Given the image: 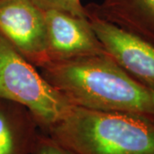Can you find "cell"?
<instances>
[{"instance_id": "obj_1", "label": "cell", "mask_w": 154, "mask_h": 154, "mask_svg": "<svg viewBox=\"0 0 154 154\" xmlns=\"http://www.w3.org/2000/svg\"><path fill=\"white\" fill-rule=\"evenodd\" d=\"M38 70L73 105L154 120V89L107 55L50 61Z\"/></svg>"}, {"instance_id": "obj_2", "label": "cell", "mask_w": 154, "mask_h": 154, "mask_svg": "<svg viewBox=\"0 0 154 154\" xmlns=\"http://www.w3.org/2000/svg\"><path fill=\"white\" fill-rule=\"evenodd\" d=\"M75 154H154V120L73 105L46 132Z\"/></svg>"}, {"instance_id": "obj_3", "label": "cell", "mask_w": 154, "mask_h": 154, "mask_svg": "<svg viewBox=\"0 0 154 154\" xmlns=\"http://www.w3.org/2000/svg\"><path fill=\"white\" fill-rule=\"evenodd\" d=\"M0 99L27 108L44 133L60 121L73 106L38 68L23 57L1 34Z\"/></svg>"}, {"instance_id": "obj_4", "label": "cell", "mask_w": 154, "mask_h": 154, "mask_svg": "<svg viewBox=\"0 0 154 154\" xmlns=\"http://www.w3.org/2000/svg\"><path fill=\"white\" fill-rule=\"evenodd\" d=\"M0 34L38 69L50 61L44 11L32 0H0Z\"/></svg>"}, {"instance_id": "obj_5", "label": "cell", "mask_w": 154, "mask_h": 154, "mask_svg": "<svg viewBox=\"0 0 154 154\" xmlns=\"http://www.w3.org/2000/svg\"><path fill=\"white\" fill-rule=\"evenodd\" d=\"M86 10L107 55L131 76L154 89V45Z\"/></svg>"}, {"instance_id": "obj_6", "label": "cell", "mask_w": 154, "mask_h": 154, "mask_svg": "<svg viewBox=\"0 0 154 154\" xmlns=\"http://www.w3.org/2000/svg\"><path fill=\"white\" fill-rule=\"evenodd\" d=\"M44 13L50 61L106 53L88 18L55 10Z\"/></svg>"}, {"instance_id": "obj_7", "label": "cell", "mask_w": 154, "mask_h": 154, "mask_svg": "<svg viewBox=\"0 0 154 154\" xmlns=\"http://www.w3.org/2000/svg\"><path fill=\"white\" fill-rule=\"evenodd\" d=\"M40 132L27 108L0 99V154H31Z\"/></svg>"}, {"instance_id": "obj_8", "label": "cell", "mask_w": 154, "mask_h": 154, "mask_svg": "<svg viewBox=\"0 0 154 154\" xmlns=\"http://www.w3.org/2000/svg\"><path fill=\"white\" fill-rule=\"evenodd\" d=\"M86 8L154 45V0H102Z\"/></svg>"}, {"instance_id": "obj_9", "label": "cell", "mask_w": 154, "mask_h": 154, "mask_svg": "<svg viewBox=\"0 0 154 154\" xmlns=\"http://www.w3.org/2000/svg\"><path fill=\"white\" fill-rule=\"evenodd\" d=\"M43 11L55 10L81 18H88V11L81 0H32Z\"/></svg>"}, {"instance_id": "obj_10", "label": "cell", "mask_w": 154, "mask_h": 154, "mask_svg": "<svg viewBox=\"0 0 154 154\" xmlns=\"http://www.w3.org/2000/svg\"><path fill=\"white\" fill-rule=\"evenodd\" d=\"M31 154H75L48 134L40 132Z\"/></svg>"}]
</instances>
